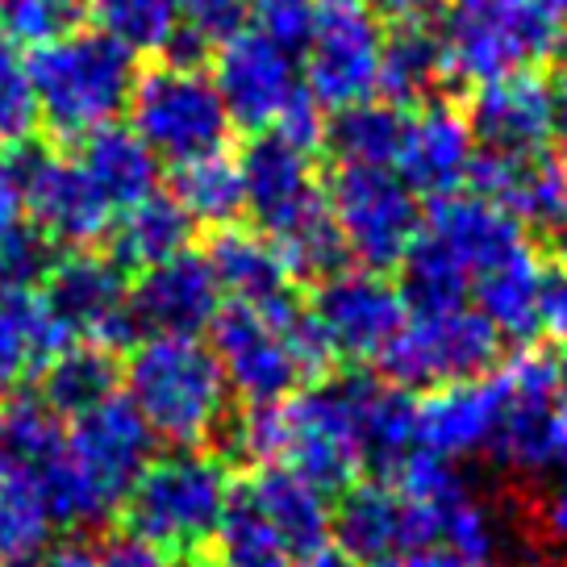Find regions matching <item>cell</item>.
<instances>
[{"instance_id": "obj_13", "label": "cell", "mask_w": 567, "mask_h": 567, "mask_svg": "<svg viewBox=\"0 0 567 567\" xmlns=\"http://www.w3.org/2000/svg\"><path fill=\"white\" fill-rule=\"evenodd\" d=\"M493 375L501 389V425H496L493 455L526 476L555 467L567 443V405L559 396L555 359L543 351H522L496 363Z\"/></svg>"}, {"instance_id": "obj_26", "label": "cell", "mask_w": 567, "mask_h": 567, "mask_svg": "<svg viewBox=\"0 0 567 567\" xmlns=\"http://www.w3.org/2000/svg\"><path fill=\"white\" fill-rule=\"evenodd\" d=\"M243 496L250 509L276 530L292 559H305L313 550L330 547V522H334V501L313 488L292 467H259Z\"/></svg>"}, {"instance_id": "obj_46", "label": "cell", "mask_w": 567, "mask_h": 567, "mask_svg": "<svg viewBox=\"0 0 567 567\" xmlns=\"http://www.w3.org/2000/svg\"><path fill=\"white\" fill-rule=\"evenodd\" d=\"M530 530L547 550H567V488L564 484H555V488L534 496Z\"/></svg>"}, {"instance_id": "obj_42", "label": "cell", "mask_w": 567, "mask_h": 567, "mask_svg": "<svg viewBox=\"0 0 567 567\" xmlns=\"http://www.w3.org/2000/svg\"><path fill=\"white\" fill-rule=\"evenodd\" d=\"M284 443H288V417L280 405H247L230 422V451L255 467H280Z\"/></svg>"}, {"instance_id": "obj_18", "label": "cell", "mask_w": 567, "mask_h": 567, "mask_svg": "<svg viewBox=\"0 0 567 567\" xmlns=\"http://www.w3.org/2000/svg\"><path fill=\"white\" fill-rule=\"evenodd\" d=\"M238 172H243V196H247V213L255 217V230H264L271 243L326 209V193L309 151L292 146L271 130L250 134L238 155Z\"/></svg>"}, {"instance_id": "obj_9", "label": "cell", "mask_w": 567, "mask_h": 567, "mask_svg": "<svg viewBox=\"0 0 567 567\" xmlns=\"http://www.w3.org/2000/svg\"><path fill=\"white\" fill-rule=\"evenodd\" d=\"M288 443L284 463L326 496L351 488L363 472L359 451V372L321 375L284 401Z\"/></svg>"}, {"instance_id": "obj_47", "label": "cell", "mask_w": 567, "mask_h": 567, "mask_svg": "<svg viewBox=\"0 0 567 567\" xmlns=\"http://www.w3.org/2000/svg\"><path fill=\"white\" fill-rule=\"evenodd\" d=\"M538 330L550 334L559 347H567V264L559 271H547L543 305H538Z\"/></svg>"}, {"instance_id": "obj_21", "label": "cell", "mask_w": 567, "mask_h": 567, "mask_svg": "<svg viewBox=\"0 0 567 567\" xmlns=\"http://www.w3.org/2000/svg\"><path fill=\"white\" fill-rule=\"evenodd\" d=\"M472 193L514 217L522 230L567 234V163L550 151L530 155H493L480 151L472 167Z\"/></svg>"}, {"instance_id": "obj_20", "label": "cell", "mask_w": 567, "mask_h": 567, "mask_svg": "<svg viewBox=\"0 0 567 567\" xmlns=\"http://www.w3.org/2000/svg\"><path fill=\"white\" fill-rule=\"evenodd\" d=\"M221 288L213 280L205 250H184L167 264L142 271L130 288V313L138 326V338L146 334H176L200 338L221 313Z\"/></svg>"}, {"instance_id": "obj_49", "label": "cell", "mask_w": 567, "mask_h": 567, "mask_svg": "<svg viewBox=\"0 0 567 567\" xmlns=\"http://www.w3.org/2000/svg\"><path fill=\"white\" fill-rule=\"evenodd\" d=\"M368 4L389 21H422L434 9V0H368Z\"/></svg>"}, {"instance_id": "obj_30", "label": "cell", "mask_w": 567, "mask_h": 567, "mask_svg": "<svg viewBox=\"0 0 567 567\" xmlns=\"http://www.w3.org/2000/svg\"><path fill=\"white\" fill-rule=\"evenodd\" d=\"M446 80L443 71V51L439 38L422 21H392V30L384 34L380 47V80H375V96L405 109H417L425 101H434V89Z\"/></svg>"}, {"instance_id": "obj_36", "label": "cell", "mask_w": 567, "mask_h": 567, "mask_svg": "<svg viewBox=\"0 0 567 567\" xmlns=\"http://www.w3.org/2000/svg\"><path fill=\"white\" fill-rule=\"evenodd\" d=\"M96 34L134 54H163L179 34V0H89Z\"/></svg>"}, {"instance_id": "obj_53", "label": "cell", "mask_w": 567, "mask_h": 567, "mask_svg": "<svg viewBox=\"0 0 567 567\" xmlns=\"http://www.w3.org/2000/svg\"><path fill=\"white\" fill-rule=\"evenodd\" d=\"M555 372H559V396H564V405H567V351H564V359H555Z\"/></svg>"}, {"instance_id": "obj_22", "label": "cell", "mask_w": 567, "mask_h": 567, "mask_svg": "<svg viewBox=\"0 0 567 567\" xmlns=\"http://www.w3.org/2000/svg\"><path fill=\"white\" fill-rule=\"evenodd\" d=\"M493 372L480 380L439 384L417 396V451H430L446 463L493 451L501 425V389Z\"/></svg>"}, {"instance_id": "obj_17", "label": "cell", "mask_w": 567, "mask_h": 567, "mask_svg": "<svg viewBox=\"0 0 567 567\" xmlns=\"http://www.w3.org/2000/svg\"><path fill=\"white\" fill-rule=\"evenodd\" d=\"M213 89L230 113V125L264 134L276 130L284 113L297 105L305 80L297 54L280 51L276 42H267L247 25L243 34H234L213 51Z\"/></svg>"}, {"instance_id": "obj_45", "label": "cell", "mask_w": 567, "mask_h": 567, "mask_svg": "<svg viewBox=\"0 0 567 567\" xmlns=\"http://www.w3.org/2000/svg\"><path fill=\"white\" fill-rule=\"evenodd\" d=\"M96 567H179L167 550H159L155 543H146L130 530H109L96 547Z\"/></svg>"}, {"instance_id": "obj_5", "label": "cell", "mask_w": 567, "mask_h": 567, "mask_svg": "<svg viewBox=\"0 0 567 567\" xmlns=\"http://www.w3.org/2000/svg\"><path fill=\"white\" fill-rule=\"evenodd\" d=\"M130 117H134L130 130L155 151V159L172 167L226 151L234 130L209 71L167 59L138 75L130 96Z\"/></svg>"}, {"instance_id": "obj_12", "label": "cell", "mask_w": 567, "mask_h": 567, "mask_svg": "<svg viewBox=\"0 0 567 567\" xmlns=\"http://www.w3.org/2000/svg\"><path fill=\"white\" fill-rule=\"evenodd\" d=\"M38 301L68 347L92 342L122 351L138 342V326L130 313V276L109 255L71 250L54 259L38 284Z\"/></svg>"}, {"instance_id": "obj_16", "label": "cell", "mask_w": 567, "mask_h": 567, "mask_svg": "<svg viewBox=\"0 0 567 567\" xmlns=\"http://www.w3.org/2000/svg\"><path fill=\"white\" fill-rule=\"evenodd\" d=\"M330 538L354 567H384L413 550H439V522L425 505L405 501L389 480L375 476L338 493Z\"/></svg>"}, {"instance_id": "obj_28", "label": "cell", "mask_w": 567, "mask_h": 567, "mask_svg": "<svg viewBox=\"0 0 567 567\" xmlns=\"http://www.w3.org/2000/svg\"><path fill=\"white\" fill-rule=\"evenodd\" d=\"M75 163L109 200V209L122 213L138 205L142 196L159 193V159L130 125H101L89 138H80Z\"/></svg>"}, {"instance_id": "obj_56", "label": "cell", "mask_w": 567, "mask_h": 567, "mask_svg": "<svg viewBox=\"0 0 567 567\" xmlns=\"http://www.w3.org/2000/svg\"><path fill=\"white\" fill-rule=\"evenodd\" d=\"M4 47H13V42H9V38H4V34H0V51H4Z\"/></svg>"}, {"instance_id": "obj_50", "label": "cell", "mask_w": 567, "mask_h": 567, "mask_svg": "<svg viewBox=\"0 0 567 567\" xmlns=\"http://www.w3.org/2000/svg\"><path fill=\"white\" fill-rule=\"evenodd\" d=\"M38 567H96V555H92L89 547H75V543H68V547L47 550V559H42Z\"/></svg>"}, {"instance_id": "obj_14", "label": "cell", "mask_w": 567, "mask_h": 567, "mask_svg": "<svg viewBox=\"0 0 567 567\" xmlns=\"http://www.w3.org/2000/svg\"><path fill=\"white\" fill-rule=\"evenodd\" d=\"M384 25L368 0H318V21L301 51V80L321 113L372 101Z\"/></svg>"}, {"instance_id": "obj_2", "label": "cell", "mask_w": 567, "mask_h": 567, "mask_svg": "<svg viewBox=\"0 0 567 567\" xmlns=\"http://www.w3.org/2000/svg\"><path fill=\"white\" fill-rule=\"evenodd\" d=\"M234 476L209 451H172L155 455L151 467L125 493L122 530L167 550L179 567L205 564L213 555L217 530L230 514Z\"/></svg>"}, {"instance_id": "obj_23", "label": "cell", "mask_w": 567, "mask_h": 567, "mask_svg": "<svg viewBox=\"0 0 567 567\" xmlns=\"http://www.w3.org/2000/svg\"><path fill=\"white\" fill-rule=\"evenodd\" d=\"M463 113H467V125L476 134L480 151H493V155L547 151L550 105L547 80L538 71H514V75L476 84Z\"/></svg>"}, {"instance_id": "obj_57", "label": "cell", "mask_w": 567, "mask_h": 567, "mask_svg": "<svg viewBox=\"0 0 567 567\" xmlns=\"http://www.w3.org/2000/svg\"><path fill=\"white\" fill-rule=\"evenodd\" d=\"M463 567H496V564H463Z\"/></svg>"}, {"instance_id": "obj_58", "label": "cell", "mask_w": 567, "mask_h": 567, "mask_svg": "<svg viewBox=\"0 0 567 567\" xmlns=\"http://www.w3.org/2000/svg\"><path fill=\"white\" fill-rule=\"evenodd\" d=\"M0 567H13V564H4V559H0Z\"/></svg>"}, {"instance_id": "obj_32", "label": "cell", "mask_w": 567, "mask_h": 567, "mask_svg": "<svg viewBox=\"0 0 567 567\" xmlns=\"http://www.w3.org/2000/svg\"><path fill=\"white\" fill-rule=\"evenodd\" d=\"M38 375H42V389H38L42 405L59 417H80L109 396H117L122 363H117V351H109V347L71 342L59 354H51Z\"/></svg>"}, {"instance_id": "obj_38", "label": "cell", "mask_w": 567, "mask_h": 567, "mask_svg": "<svg viewBox=\"0 0 567 567\" xmlns=\"http://www.w3.org/2000/svg\"><path fill=\"white\" fill-rule=\"evenodd\" d=\"M209 567H297V559L288 555V547L276 538V530L264 517L250 509L243 488H234L230 514L217 530Z\"/></svg>"}, {"instance_id": "obj_48", "label": "cell", "mask_w": 567, "mask_h": 567, "mask_svg": "<svg viewBox=\"0 0 567 567\" xmlns=\"http://www.w3.org/2000/svg\"><path fill=\"white\" fill-rule=\"evenodd\" d=\"M547 105H550V142L567 155V68L547 80Z\"/></svg>"}, {"instance_id": "obj_25", "label": "cell", "mask_w": 567, "mask_h": 567, "mask_svg": "<svg viewBox=\"0 0 567 567\" xmlns=\"http://www.w3.org/2000/svg\"><path fill=\"white\" fill-rule=\"evenodd\" d=\"M209 271L221 297L230 305H247V309H271L292 297V271L284 264L280 247L267 238L264 230H247V226H226L213 230V243L205 250Z\"/></svg>"}, {"instance_id": "obj_3", "label": "cell", "mask_w": 567, "mask_h": 567, "mask_svg": "<svg viewBox=\"0 0 567 567\" xmlns=\"http://www.w3.org/2000/svg\"><path fill=\"white\" fill-rule=\"evenodd\" d=\"M42 125L54 138H89L130 109L138 59L96 30H68L25 59Z\"/></svg>"}, {"instance_id": "obj_40", "label": "cell", "mask_w": 567, "mask_h": 567, "mask_svg": "<svg viewBox=\"0 0 567 567\" xmlns=\"http://www.w3.org/2000/svg\"><path fill=\"white\" fill-rule=\"evenodd\" d=\"M84 9L89 0H0V30L13 47L34 51L42 42H54L75 30Z\"/></svg>"}, {"instance_id": "obj_6", "label": "cell", "mask_w": 567, "mask_h": 567, "mask_svg": "<svg viewBox=\"0 0 567 567\" xmlns=\"http://www.w3.org/2000/svg\"><path fill=\"white\" fill-rule=\"evenodd\" d=\"M347 259L368 271L401 267L422 234V205L392 167H334L321 184Z\"/></svg>"}, {"instance_id": "obj_33", "label": "cell", "mask_w": 567, "mask_h": 567, "mask_svg": "<svg viewBox=\"0 0 567 567\" xmlns=\"http://www.w3.org/2000/svg\"><path fill=\"white\" fill-rule=\"evenodd\" d=\"M405 134V113L389 101H359L338 113H326L321 146H330L338 167H392Z\"/></svg>"}, {"instance_id": "obj_39", "label": "cell", "mask_w": 567, "mask_h": 567, "mask_svg": "<svg viewBox=\"0 0 567 567\" xmlns=\"http://www.w3.org/2000/svg\"><path fill=\"white\" fill-rule=\"evenodd\" d=\"M51 264V243L25 221L18 196L0 179V292L38 288Z\"/></svg>"}, {"instance_id": "obj_52", "label": "cell", "mask_w": 567, "mask_h": 567, "mask_svg": "<svg viewBox=\"0 0 567 567\" xmlns=\"http://www.w3.org/2000/svg\"><path fill=\"white\" fill-rule=\"evenodd\" d=\"M297 567H354L342 550H334V547H321V550H313V555H305V559H297Z\"/></svg>"}, {"instance_id": "obj_43", "label": "cell", "mask_w": 567, "mask_h": 567, "mask_svg": "<svg viewBox=\"0 0 567 567\" xmlns=\"http://www.w3.org/2000/svg\"><path fill=\"white\" fill-rule=\"evenodd\" d=\"M318 21V0H250V30L280 51L301 54Z\"/></svg>"}, {"instance_id": "obj_1", "label": "cell", "mask_w": 567, "mask_h": 567, "mask_svg": "<svg viewBox=\"0 0 567 567\" xmlns=\"http://www.w3.org/2000/svg\"><path fill=\"white\" fill-rule=\"evenodd\" d=\"M125 401L172 451L213 443L230 422V389L209 342L146 334L125 354Z\"/></svg>"}, {"instance_id": "obj_10", "label": "cell", "mask_w": 567, "mask_h": 567, "mask_svg": "<svg viewBox=\"0 0 567 567\" xmlns=\"http://www.w3.org/2000/svg\"><path fill=\"white\" fill-rule=\"evenodd\" d=\"M155 446L159 439L151 434V425L142 422V413L125 396H109L89 413L71 417L68 463L89 526L122 509L125 493L155 460Z\"/></svg>"}, {"instance_id": "obj_54", "label": "cell", "mask_w": 567, "mask_h": 567, "mask_svg": "<svg viewBox=\"0 0 567 567\" xmlns=\"http://www.w3.org/2000/svg\"><path fill=\"white\" fill-rule=\"evenodd\" d=\"M555 467H559V484L567 488V443H564V451H559V463H555Z\"/></svg>"}, {"instance_id": "obj_19", "label": "cell", "mask_w": 567, "mask_h": 567, "mask_svg": "<svg viewBox=\"0 0 567 567\" xmlns=\"http://www.w3.org/2000/svg\"><path fill=\"white\" fill-rule=\"evenodd\" d=\"M476 155L480 146L467 113L446 101H425L417 113H405V134L392 172L405 179L413 196L443 200L472 184Z\"/></svg>"}, {"instance_id": "obj_34", "label": "cell", "mask_w": 567, "mask_h": 567, "mask_svg": "<svg viewBox=\"0 0 567 567\" xmlns=\"http://www.w3.org/2000/svg\"><path fill=\"white\" fill-rule=\"evenodd\" d=\"M54 514L30 472L0 467V559L13 567H38L54 543Z\"/></svg>"}, {"instance_id": "obj_15", "label": "cell", "mask_w": 567, "mask_h": 567, "mask_svg": "<svg viewBox=\"0 0 567 567\" xmlns=\"http://www.w3.org/2000/svg\"><path fill=\"white\" fill-rule=\"evenodd\" d=\"M309 313L318 321L326 347L347 363H380L392 338L405 330L409 305L384 271L342 267L318 280Z\"/></svg>"}, {"instance_id": "obj_41", "label": "cell", "mask_w": 567, "mask_h": 567, "mask_svg": "<svg viewBox=\"0 0 567 567\" xmlns=\"http://www.w3.org/2000/svg\"><path fill=\"white\" fill-rule=\"evenodd\" d=\"M38 125H42V113H38V96L25 75V63L13 54V47H4L0 51V155L34 142Z\"/></svg>"}, {"instance_id": "obj_31", "label": "cell", "mask_w": 567, "mask_h": 567, "mask_svg": "<svg viewBox=\"0 0 567 567\" xmlns=\"http://www.w3.org/2000/svg\"><path fill=\"white\" fill-rule=\"evenodd\" d=\"M68 347L54 330L38 288H9L0 292V401L47 368V359Z\"/></svg>"}, {"instance_id": "obj_24", "label": "cell", "mask_w": 567, "mask_h": 567, "mask_svg": "<svg viewBox=\"0 0 567 567\" xmlns=\"http://www.w3.org/2000/svg\"><path fill=\"white\" fill-rule=\"evenodd\" d=\"M422 230L463 267L467 280H480L488 267H496L501 259H509L514 250L530 243L526 230L501 205H493L480 193H467V188L434 200L430 221H422Z\"/></svg>"}, {"instance_id": "obj_4", "label": "cell", "mask_w": 567, "mask_h": 567, "mask_svg": "<svg viewBox=\"0 0 567 567\" xmlns=\"http://www.w3.org/2000/svg\"><path fill=\"white\" fill-rule=\"evenodd\" d=\"M446 80L488 84L514 71H534L564 51L567 25L547 0H443L434 18Z\"/></svg>"}, {"instance_id": "obj_51", "label": "cell", "mask_w": 567, "mask_h": 567, "mask_svg": "<svg viewBox=\"0 0 567 567\" xmlns=\"http://www.w3.org/2000/svg\"><path fill=\"white\" fill-rule=\"evenodd\" d=\"M384 567H463L455 555H446V550H413V555H401V559H392Z\"/></svg>"}, {"instance_id": "obj_29", "label": "cell", "mask_w": 567, "mask_h": 567, "mask_svg": "<svg viewBox=\"0 0 567 567\" xmlns=\"http://www.w3.org/2000/svg\"><path fill=\"white\" fill-rule=\"evenodd\" d=\"M543 288H547V264L543 255L526 243L514 250L509 259L488 267L480 280H472L476 292L480 318L493 326L501 338H530L538 334V305H543Z\"/></svg>"}, {"instance_id": "obj_35", "label": "cell", "mask_w": 567, "mask_h": 567, "mask_svg": "<svg viewBox=\"0 0 567 567\" xmlns=\"http://www.w3.org/2000/svg\"><path fill=\"white\" fill-rule=\"evenodd\" d=\"M176 205L188 213V221L200 230H226L238 226V217L247 213V196H243V172H238V155L217 151L205 159H193L176 167Z\"/></svg>"}, {"instance_id": "obj_8", "label": "cell", "mask_w": 567, "mask_h": 567, "mask_svg": "<svg viewBox=\"0 0 567 567\" xmlns=\"http://www.w3.org/2000/svg\"><path fill=\"white\" fill-rule=\"evenodd\" d=\"M292 301L297 292L271 309L221 305V313L213 318L209 347L221 363L226 389L243 405H280L309 380L292 338Z\"/></svg>"}, {"instance_id": "obj_7", "label": "cell", "mask_w": 567, "mask_h": 567, "mask_svg": "<svg viewBox=\"0 0 567 567\" xmlns=\"http://www.w3.org/2000/svg\"><path fill=\"white\" fill-rule=\"evenodd\" d=\"M0 179L18 196L25 221L34 226L51 247L89 250L101 243L117 213L84 176V167L51 146L25 142L18 151L0 155Z\"/></svg>"}, {"instance_id": "obj_44", "label": "cell", "mask_w": 567, "mask_h": 567, "mask_svg": "<svg viewBox=\"0 0 567 567\" xmlns=\"http://www.w3.org/2000/svg\"><path fill=\"white\" fill-rule=\"evenodd\" d=\"M250 25V0H179V30L193 34L209 54Z\"/></svg>"}, {"instance_id": "obj_27", "label": "cell", "mask_w": 567, "mask_h": 567, "mask_svg": "<svg viewBox=\"0 0 567 567\" xmlns=\"http://www.w3.org/2000/svg\"><path fill=\"white\" fill-rule=\"evenodd\" d=\"M193 221L176 205L172 193H151L138 205H130L113 217L109 226V259L122 267L125 276H142L151 267L167 264L188 250L193 243Z\"/></svg>"}, {"instance_id": "obj_37", "label": "cell", "mask_w": 567, "mask_h": 567, "mask_svg": "<svg viewBox=\"0 0 567 567\" xmlns=\"http://www.w3.org/2000/svg\"><path fill=\"white\" fill-rule=\"evenodd\" d=\"M401 297H405L409 313H434V309H455L467 305V288L472 280L463 276V267L446 255L430 234H417V243L409 247V255L401 259Z\"/></svg>"}, {"instance_id": "obj_11", "label": "cell", "mask_w": 567, "mask_h": 567, "mask_svg": "<svg viewBox=\"0 0 567 567\" xmlns=\"http://www.w3.org/2000/svg\"><path fill=\"white\" fill-rule=\"evenodd\" d=\"M501 342L472 305L409 313L405 330L380 354V375L396 389H439L455 380H480L501 363Z\"/></svg>"}, {"instance_id": "obj_55", "label": "cell", "mask_w": 567, "mask_h": 567, "mask_svg": "<svg viewBox=\"0 0 567 567\" xmlns=\"http://www.w3.org/2000/svg\"><path fill=\"white\" fill-rule=\"evenodd\" d=\"M547 9L555 13V18H564V21H567V0H547Z\"/></svg>"}]
</instances>
